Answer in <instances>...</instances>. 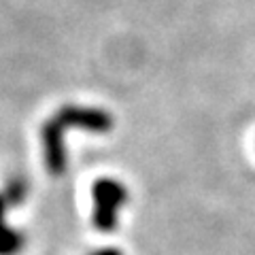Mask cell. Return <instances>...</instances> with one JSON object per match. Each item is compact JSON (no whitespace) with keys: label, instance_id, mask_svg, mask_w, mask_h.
I'll return each instance as SVG.
<instances>
[{"label":"cell","instance_id":"obj_1","mask_svg":"<svg viewBox=\"0 0 255 255\" xmlns=\"http://www.w3.org/2000/svg\"><path fill=\"white\" fill-rule=\"evenodd\" d=\"M94 223L102 232H111L117 226V213L128 200V191L119 181L98 179L94 183Z\"/></svg>","mask_w":255,"mask_h":255},{"label":"cell","instance_id":"obj_2","mask_svg":"<svg viewBox=\"0 0 255 255\" xmlns=\"http://www.w3.org/2000/svg\"><path fill=\"white\" fill-rule=\"evenodd\" d=\"M53 122L62 130H66V128H85V130H92V132H109L113 128V117L107 111L90 109V107L85 109L75 105L60 109L58 115L53 117Z\"/></svg>","mask_w":255,"mask_h":255},{"label":"cell","instance_id":"obj_3","mask_svg":"<svg viewBox=\"0 0 255 255\" xmlns=\"http://www.w3.org/2000/svg\"><path fill=\"white\" fill-rule=\"evenodd\" d=\"M62 128L49 119L43 128V147H45V162L47 170L53 177H60L66 168V153H64V140H62Z\"/></svg>","mask_w":255,"mask_h":255},{"label":"cell","instance_id":"obj_4","mask_svg":"<svg viewBox=\"0 0 255 255\" xmlns=\"http://www.w3.org/2000/svg\"><path fill=\"white\" fill-rule=\"evenodd\" d=\"M23 247V238L4 223V200L0 198V255H15Z\"/></svg>","mask_w":255,"mask_h":255},{"label":"cell","instance_id":"obj_5","mask_svg":"<svg viewBox=\"0 0 255 255\" xmlns=\"http://www.w3.org/2000/svg\"><path fill=\"white\" fill-rule=\"evenodd\" d=\"M96 255H122L119 251H113V249H109V251H100V253H96Z\"/></svg>","mask_w":255,"mask_h":255}]
</instances>
